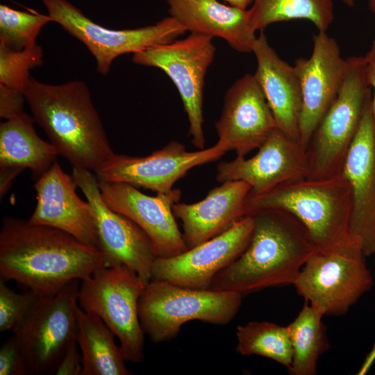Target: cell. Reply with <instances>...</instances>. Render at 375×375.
Instances as JSON below:
<instances>
[{"instance_id": "17", "label": "cell", "mask_w": 375, "mask_h": 375, "mask_svg": "<svg viewBox=\"0 0 375 375\" xmlns=\"http://www.w3.org/2000/svg\"><path fill=\"white\" fill-rule=\"evenodd\" d=\"M310 56L299 58L294 65L301 90L299 141L306 149L315 130L338 93L347 65L338 42L327 32L318 31L313 35Z\"/></svg>"}, {"instance_id": "2", "label": "cell", "mask_w": 375, "mask_h": 375, "mask_svg": "<svg viewBox=\"0 0 375 375\" xmlns=\"http://www.w3.org/2000/svg\"><path fill=\"white\" fill-rule=\"evenodd\" d=\"M254 226L243 253L214 277L210 290L244 294L294 284L315 251L305 227L292 215L264 209L251 215Z\"/></svg>"}, {"instance_id": "26", "label": "cell", "mask_w": 375, "mask_h": 375, "mask_svg": "<svg viewBox=\"0 0 375 375\" xmlns=\"http://www.w3.org/2000/svg\"><path fill=\"white\" fill-rule=\"evenodd\" d=\"M324 315L307 301L294 321L288 327L292 350V360L288 372L292 375H315L317 362L330 344Z\"/></svg>"}, {"instance_id": "20", "label": "cell", "mask_w": 375, "mask_h": 375, "mask_svg": "<svg viewBox=\"0 0 375 375\" xmlns=\"http://www.w3.org/2000/svg\"><path fill=\"white\" fill-rule=\"evenodd\" d=\"M77 187L72 175L66 174L56 161L35 180L37 203L28 221L60 229L99 248L92 208L78 196Z\"/></svg>"}, {"instance_id": "37", "label": "cell", "mask_w": 375, "mask_h": 375, "mask_svg": "<svg viewBox=\"0 0 375 375\" xmlns=\"http://www.w3.org/2000/svg\"><path fill=\"white\" fill-rule=\"evenodd\" d=\"M375 362V342L372 346L370 351L366 355L359 370L358 371V375H365L371 369L372 366Z\"/></svg>"}, {"instance_id": "38", "label": "cell", "mask_w": 375, "mask_h": 375, "mask_svg": "<svg viewBox=\"0 0 375 375\" xmlns=\"http://www.w3.org/2000/svg\"><path fill=\"white\" fill-rule=\"evenodd\" d=\"M227 3L228 5L238 8L240 9L247 10V8L252 5L254 0H222Z\"/></svg>"}, {"instance_id": "33", "label": "cell", "mask_w": 375, "mask_h": 375, "mask_svg": "<svg viewBox=\"0 0 375 375\" xmlns=\"http://www.w3.org/2000/svg\"><path fill=\"white\" fill-rule=\"evenodd\" d=\"M24 93L0 85V116L9 119L23 111Z\"/></svg>"}, {"instance_id": "28", "label": "cell", "mask_w": 375, "mask_h": 375, "mask_svg": "<svg viewBox=\"0 0 375 375\" xmlns=\"http://www.w3.org/2000/svg\"><path fill=\"white\" fill-rule=\"evenodd\" d=\"M235 335V350L240 355L265 357L290 368L292 350L288 326L252 321L238 326Z\"/></svg>"}, {"instance_id": "19", "label": "cell", "mask_w": 375, "mask_h": 375, "mask_svg": "<svg viewBox=\"0 0 375 375\" xmlns=\"http://www.w3.org/2000/svg\"><path fill=\"white\" fill-rule=\"evenodd\" d=\"M372 99L345 158L342 173L351 191L350 232L367 256L375 253V119Z\"/></svg>"}, {"instance_id": "6", "label": "cell", "mask_w": 375, "mask_h": 375, "mask_svg": "<svg viewBox=\"0 0 375 375\" xmlns=\"http://www.w3.org/2000/svg\"><path fill=\"white\" fill-rule=\"evenodd\" d=\"M365 257L361 241L351 235L333 248L315 250L293 285L324 315H342L373 286Z\"/></svg>"}, {"instance_id": "21", "label": "cell", "mask_w": 375, "mask_h": 375, "mask_svg": "<svg viewBox=\"0 0 375 375\" xmlns=\"http://www.w3.org/2000/svg\"><path fill=\"white\" fill-rule=\"evenodd\" d=\"M250 191L246 182L229 181L212 188L198 202L174 203L172 211L182 222L183 237L188 248L215 237L244 217Z\"/></svg>"}, {"instance_id": "23", "label": "cell", "mask_w": 375, "mask_h": 375, "mask_svg": "<svg viewBox=\"0 0 375 375\" xmlns=\"http://www.w3.org/2000/svg\"><path fill=\"white\" fill-rule=\"evenodd\" d=\"M169 16L191 33L224 40L240 53H252L257 38L248 9L226 5L219 0H165Z\"/></svg>"}, {"instance_id": "11", "label": "cell", "mask_w": 375, "mask_h": 375, "mask_svg": "<svg viewBox=\"0 0 375 375\" xmlns=\"http://www.w3.org/2000/svg\"><path fill=\"white\" fill-rule=\"evenodd\" d=\"M42 1L51 22L86 46L96 60L97 71L102 75L109 72L112 61L118 56L172 42L186 31L171 16L138 28L110 29L93 22L68 0Z\"/></svg>"}, {"instance_id": "16", "label": "cell", "mask_w": 375, "mask_h": 375, "mask_svg": "<svg viewBox=\"0 0 375 375\" xmlns=\"http://www.w3.org/2000/svg\"><path fill=\"white\" fill-rule=\"evenodd\" d=\"M308 171L307 149L276 128L252 157L219 162L216 180L220 183L242 181L251 187V194H260L307 178Z\"/></svg>"}, {"instance_id": "8", "label": "cell", "mask_w": 375, "mask_h": 375, "mask_svg": "<svg viewBox=\"0 0 375 375\" xmlns=\"http://www.w3.org/2000/svg\"><path fill=\"white\" fill-rule=\"evenodd\" d=\"M147 283L121 265L101 267L80 281L78 303L98 316L119 342L126 362L144 360V335L139 317V301Z\"/></svg>"}, {"instance_id": "29", "label": "cell", "mask_w": 375, "mask_h": 375, "mask_svg": "<svg viewBox=\"0 0 375 375\" xmlns=\"http://www.w3.org/2000/svg\"><path fill=\"white\" fill-rule=\"evenodd\" d=\"M51 22L49 15L28 12L0 5V44L20 51L35 45L43 26Z\"/></svg>"}, {"instance_id": "40", "label": "cell", "mask_w": 375, "mask_h": 375, "mask_svg": "<svg viewBox=\"0 0 375 375\" xmlns=\"http://www.w3.org/2000/svg\"><path fill=\"white\" fill-rule=\"evenodd\" d=\"M348 7L353 8L355 6V0H339Z\"/></svg>"}, {"instance_id": "18", "label": "cell", "mask_w": 375, "mask_h": 375, "mask_svg": "<svg viewBox=\"0 0 375 375\" xmlns=\"http://www.w3.org/2000/svg\"><path fill=\"white\" fill-rule=\"evenodd\" d=\"M272 112L256 76L247 74L226 92L221 116L215 123L218 143L236 157L258 149L276 128Z\"/></svg>"}, {"instance_id": "9", "label": "cell", "mask_w": 375, "mask_h": 375, "mask_svg": "<svg viewBox=\"0 0 375 375\" xmlns=\"http://www.w3.org/2000/svg\"><path fill=\"white\" fill-rule=\"evenodd\" d=\"M212 37L190 33L181 40L135 53L132 61L162 69L176 87L189 121L188 135L198 149L205 147L203 101L205 77L215 47Z\"/></svg>"}, {"instance_id": "3", "label": "cell", "mask_w": 375, "mask_h": 375, "mask_svg": "<svg viewBox=\"0 0 375 375\" xmlns=\"http://www.w3.org/2000/svg\"><path fill=\"white\" fill-rule=\"evenodd\" d=\"M24 95L34 121L73 167L94 172L114 153L84 81L51 85L31 77Z\"/></svg>"}, {"instance_id": "4", "label": "cell", "mask_w": 375, "mask_h": 375, "mask_svg": "<svg viewBox=\"0 0 375 375\" xmlns=\"http://www.w3.org/2000/svg\"><path fill=\"white\" fill-rule=\"evenodd\" d=\"M244 209V216L264 209L292 215L305 227L317 251L333 248L351 235V191L342 172L286 183L260 194L249 192Z\"/></svg>"}, {"instance_id": "32", "label": "cell", "mask_w": 375, "mask_h": 375, "mask_svg": "<svg viewBox=\"0 0 375 375\" xmlns=\"http://www.w3.org/2000/svg\"><path fill=\"white\" fill-rule=\"evenodd\" d=\"M0 375H27L19 346L13 334L0 349Z\"/></svg>"}, {"instance_id": "14", "label": "cell", "mask_w": 375, "mask_h": 375, "mask_svg": "<svg viewBox=\"0 0 375 375\" xmlns=\"http://www.w3.org/2000/svg\"><path fill=\"white\" fill-rule=\"evenodd\" d=\"M253 226V216L245 215L224 232L178 255L156 257L151 268V280L192 289H209L215 275L245 250Z\"/></svg>"}, {"instance_id": "13", "label": "cell", "mask_w": 375, "mask_h": 375, "mask_svg": "<svg viewBox=\"0 0 375 375\" xmlns=\"http://www.w3.org/2000/svg\"><path fill=\"white\" fill-rule=\"evenodd\" d=\"M226 152L218 143L189 151L184 144L174 140L146 156L113 153L94 173L98 181L126 183L156 193H167L191 169L213 162Z\"/></svg>"}, {"instance_id": "10", "label": "cell", "mask_w": 375, "mask_h": 375, "mask_svg": "<svg viewBox=\"0 0 375 375\" xmlns=\"http://www.w3.org/2000/svg\"><path fill=\"white\" fill-rule=\"evenodd\" d=\"M80 281L69 283L58 293L40 297L14 331L27 375L54 374L60 360L76 339Z\"/></svg>"}, {"instance_id": "24", "label": "cell", "mask_w": 375, "mask_h": 375, "mask_svg": "<svg viewBox=\"0 0 375 375\" xmlns=\"http://www.w3.org/2000/svg\"><path fill=\"white\" fill-rule=\"evenodd\" d=\"M33 118L24 112L0 125V167L27 168L38 179L58 155L51 143L36 133Z\"/></svg>"}, {"instance_id": "1", "label": "cell", "mask_w": 375, "mask_h": 375, "mask_svg": "<svg viewBox=\"0 0 375 375\" xmlns=\"http://www.w3.org/2000/svg\"><path fill=\"white\" fill-rule=\"evenodd\" d=\"M104 267V256L60 229L6 216L0 231V276L41 297L53 295L74 280Z\"/></svg>"}, {"instance_id": "34", "label": "cell", "mask_w": 375, "mask_h": 375, "mask_svg": "<svg viewBox=\"0 0 375 375\" xmlns=\"http://www.w3.org/2000/svg\"><path fill=\"white\" fill-rule=\"evenodd\" d=\"M75 339L68 347L55 371L56 375H82L83 364Z\"/></svg>"}, {"instance_id": "12", "label": "cell", "mask_w": 375, "mask_h": 375, "mask_svg": "<svg viewBox=\"0 0 375 375\" xmlns=\"http://www.w3.org/2000/svg\"><path fill=\"white\" fill-rule=\"evenodd\" d=\"M72 176L92 208L104 267L126 265L147 284L156 258L149 237L135 222L107 206L93 172L73 167Z\"/></svg>"}, {"instance_id": "41", "label": "cell", "mask_w": 375, "mask_h": 375, "mask_svg": "<svg viewBox=\"0 0 375 375\" xmlns=\"http://www.w3.org/2000/svg\"><path fill=\"white\" fill-rule=\"evenodd\" d=\"M374 276H375V272H374Z\"/></svg>"}, {"instance_id": "35", "label": "cell", "mask_w": 375, "mask_h": 375, "mask_svg": "<svg viewBox=\"0 0 375 375\" xmlns=\"http://www.w3.org/2000/svg\"><path fill=\"white\" fill-rule=\"evenodd\" d=\"M365 62V72L367 82L371 88L372 110L375 119V37L372 41L370 47L364 56Z\"/></svg>"}, {"instance_id": "30", "label": "cell", "mask_w": 375, "mask_h": 375, "mask_svg": "<svg viewBox=\"0 0 375 375\" xmlns=\"http://www.w3.org/2000/svg\"><path fill=\"white\" fill-rule=\"evenodd\" d=\"M42 63V49L38 44L20 51L0 44V85L24 93L31 78L29 71Z\"/></svg>"}, {"instance_id": "39", "label": "cell", "mask_w": 375, "mask_h": 375, "mask_svg": "<svg viewBox=\"0 0 375 375\" xmlns=\"http://www.w3.org/2000/svg\"><path fill=\"white\" fill-rule=\"evenodd\" d=\"M367 5L369 10L375 15V0H367Z\"/></svg>"}, {"instance_id": "36", "label": "cell", "mask_w": 375, "mask_h": 375, "mask_svg": "<svg viewBox=\"0 0 375 375\" xmlns=\"http://www.w3.org/2000/svg\"><path fill=\"white\" fill-rule=\"evenodd\" d=\"M1 168V197L5 194L15 178L23 169L17 167H0Z\"/></svg>"}, {"instance_id": "5", "label": "cell", "mask_w": 375, "mask_h": 375, "mask_svg": "<svg viewBox=\"0 0 375 375\" xmlns=\"http://www.w3.org/2000/svg\"><path fill=\"white\" fill-rule=\"evenodd\" d=\"M242 297L237 292L197 290L151 280L139 301L141 326L151 342L161 343L175 338L191 320L226 325L238 312Z\"/></svg>"}, {"instance_id": "27", "label": "cell", "mask_w": 375, "mask_h": 375, "mask_svg": "<svg viewBox=\"0 0 375 375\" xmlns=\"http://www.w3.org/2000/svg\"><path fill=\"white\" fill-rule=\"evenodd\" d=\"M255 31L281 22L306 19L327 32L334 19L333 0H254L248 9Z\"/></svg>"}, {"instance_id": "25", "label": "cell", "mask_w": 375, "mask_h": 375, "mask_svg": "<svg viewBox=\"0 0 375 375\" xmlns=\"http://www.w3.org/2000/svg\"><path fill=\"white\" fill-rule=\"evenodd\" d=\"M76 317V339L82 358V375H130L115 336L105 323L78 304Z\"/></svg>"}, {"instance_id": "31", "label": "cell", "mask_w": 375, "mask_h": 375, "mask_svg": "<svg viewBox=\"0 0 375 375\" xmlns=\"http://www.w3.org/2000/svg\"><path fill=\"white\" fill-rule=\"evenodd\" d=\"M0 278V332H14L26 319L41 297L28 290L17 292Z\"/></svg>"}, {"instance_id": "15", "label": "cell", "mask_w": 375, "mask_h": 375, "mask_svg": "<svg viewBox=\"0 0 375 375\" xmlns=\"http://www.w3.org/2000/svg\"><path fill=\"white\" fill-rule=\"evenodd\" d=\"M98 183L107 206L142 229L156 257H172L189 249L172 211L173 205L180 200V190L152 197L126 183L98 181Z\"/></svg>"}, {"instance_id": "7", "label": "cell", "mask_w": 375, "mask_h": 375, "mask_svg": "<svg viewBox=\"0 0 375 375\" xmlns=\"http://www.w3.org/2000/svg\"><path fill=\"white\" fill-rule=\"evenodd\" d=\"M338 93L315 130L307 147L310 178H325L342 172L360 126L372 90L364 56H350Z\"/></svg>"}, {"instance_id": "22", "label": "cell", "mask_w": 375, "mask_h": 375, "mask_svg": "<svg viewBox=\"0 0 375 375\" xmlns=\"http://www.w3.org/2000/svg\"><path fill=\"white\" fill-rule=\"evenodd\" d=\"M252 53L257 62L254 75L272 112L276 127L299 141L301 90L294 66L278 56L262 31L255 41Z\"/></svg>"}]
</instances>
